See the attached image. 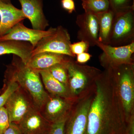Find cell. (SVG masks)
<instances>
[{"instance_id":"cell-1","label":"cell","mask_w":134,"mask_h":134,"mask_svg":"<svg viewBox=\"0 0 134 134\" xmlns=\"http://www.w3.org/2000/svg\"><path fill=\"white\" fill-rule=\"evenodd\" d=\"M126 122L112 76L105 69L96 80L89 109L87 134H122Z\"/></svg>"},{"instance_id":"cell-2","label":"cell","mask_w":134,"mask_h":134,"mask_svg":"<svg viewBox=\"0 0 134 134\" xmlns=\"http://www.w3.org/2000/svg\"><path fill=\"white\" fill-rule=\"evenodd\" d=\"M5 78L6 81L18 84L39 111L49 98L50 95L43 86L38 71L28 66L16 55H13L12 63L7 66Z\"/></svg>"},{"instance_id":"cell-3","label":"cell","mask_w":134,"mask_h":134,"mask_svg":"<svg viewBox=\"0 0 134 134\" xmlns=\"http://www.w3.org/2000/svg\"><path fill=\"white\" fill-rule=\"evenodd\" d=\"M68 74V88L77 100L94 91L96 79L102 71L95 67L82 65L71 58L65 64Z\"/></svg>"},{"instance_id":"cell-4","label":"cell","mask_w":134,"mask_h":134,"mask_svg":"<svg viewBox=\"0 0 134 134\" xmlns=\"http://www.w3.org/2000/svg\"><path fill=\"white\" fill-rule=\"evenodd\" d=\"M107 69L111 74L126 123L134 115V64H124Z\"/></svg>"},{"instance_id":"cell-5","label":"cell","mask_w":134,"mask_h":134,"mask_svg":"<svg viewBox=\"0 0 134 134\" xmlns=\"http://www.w3.org/2000/svg\"><path fill=\"white\" fill-rule=\"evenodd\" d=\"M134 8L114 15L108 45L120 46L134 41Z\"/></svg>"},{"instance_id":"cell-6","label":"cell","mask_w":134,"mask_h":134,"mask_svg":"<svg viewBox=\"0 0 134 134\" xmlns=\"http://www.w3.org/2000/svg\"><path fill=\"white\" fill-rule=\"evenodd\" d=\"M52 35L41 40L34 48L32 56L43 52H50L75 57L70 49V37L66 29L61 26L56 28Z\"/></svg>"},{"instance_id":"cell-7","label":"cell","mask_w":134,"mask_h":134,"mask_svg":"<svg viewBox=\"0 0 134 134\" xmlns=\"http://www.w3.org/2000/svg\"><path fill=\"white\" fill-rule=\"evenodd\" d=\"M96 46L103 51L99 59L104 69L124 64H134V41L126 45L120 46H113L97 41Z\"/></svg>"},{"instance_id":"cell-8","label":"cell","mask_w":134,"mask_h":134,"mask_svg":"<svg viewBox=\"0 0 134 134\" xmlns=\"http://www.w3.org/2000/svg\"><path fill=\"white\" fill-rule=\"evenodd\" d=\"M95 90L75 103L66 122L65 134H87L88 114Z\"/></svg>"},{"instance_id":"cell-9","label":"cell","mask_w":134,"mask_h":134,"mask_svg":"<svg viewBox=\"0 0 134 134\" xmlns=\"http://www.w3.org/2000/svg\"><path fill=\"white\" fill-rule=\"evenodd\" d=\"M49 95L40 111L43 117L50 123L69 113L77 100L74 98Z\"/></svg>"},{"instance_id":"cell-10","label":"cell","mask_w":134,"mask_h":134,"mask_svg":"<svg viewBox=\"0 0 134 134\" xmlns=\"http://www.w3.org/2000/svg\"><path fill=\"white\" fill-rule=\"evenodd\" d=\"M4 106L10 122L18 124L34 106L28 94L19 87L10 96Z\"/></svg>"},{"instance_id":"cell-11","label":"cell","mask_w":134,"mask_h":134,"mask_svg":"<svg viewBox=\"0 0 134 134\" xmlns=\"http://www.w3.org/2000/svg\"><path fill=\"white\" fill-rule=\"evenodd\" d=\"M56 29L52 27L47 30L29 29L21 22L16 25L8 33L0 37V42L7 40L25 41L30 43L34 47L42 39L53 34Z\"/></svg>"},{"instance_id":"cell-12","label":"cell","mask_w":134,"mask_h":134,"mask_svg":"<svg viewBox=\"0 0 134 134\" xmlns=\"http://www.w3.org/2000/svg\"><path fill=\"white\" fill-rule=\"evenodd\" d=\"M76 23L79 30L77 38L87 42L90 47L96 46L98 41L99 25L97 14L85 12L77 17Z\"/></svg>"},{"instance_id":"cell-13","label":"cell","mask_w":134,"mask_h":134,"mask_svg":"<svg viewBox=\"0 0 134 134\" xmlns=\"http://www.w3.org/2000/svg\"><path fill=\"white\" fill-rule=\"evenodd\" d=\"M51 124L33 107L18 125L23 134H43L48 132Z\"/></svg>"},{"instance_id":"cell-14","label":"cell","mask_w":134,"mask_h":134,"mask_svg":"<svg viewBox=\"0 0 134 134\" xmlns=\"http://www.w3.org/2000/svg\"><path fill=\"white\" fill-rule=\"evenodd\" d=\"M26 18L30 20L32 29L45 30L49 26L43 11L42 0H18Z\"/></svg>"},{"instance_id":"cell-15","label":"cell","mask_w":134,"mask_h":134,"mask_svg":"<svg viewBox=\"0 0 134 134\" xmlns=\"http://www.w3.org/2000/svg\"><path fill=\"white\" fill-rule=\"evenodd\" d=\"M26 18L21 9L16 8L10 3L0 1V37L9 32Z\"/></svg>"},{"instance_id":"cell-16","label":"cell","mask_w":134,"mask_h":134,"mask_svg":"<svg viewBox=\"0 0 134 134\" xmlns=\"http://www.w3.org/2000/svg\"><path fill=\"white\" fill-rule=\"evenodd\" d=\"M72 57L59 54L43 52L31 56L26 65L37 70L48 69L57 64H65Z\"/></svg>"},{"instance_id":"cell-17","label":"cell","mask_w":134,"mask_h":134,"mask_svg":"<svg viewBox=\"0 0 134 134\" xmlns=\"http://www.w3.org/2000/svg\"><path fill=\"white\" fill-rule=\"evenodd\" d=\"M34 47L30 43L16 40L0 42V56L13 54L21 58L26 65L31 58Z\"/></svg>"},{"instance_id":"cell-18","label":"cell","mask_w":134,"mask_h":134,"mask_svg":"<svg viewBox=\"0 0 134 134\" xmlns=\"http://www.w3.org/2000/svg\"><path fill=\"white\" fill-rule=\"evenodd\" d=\"M38 71L41 76L43 86L49 95L65 98H72L68 87L55 79L48 69Z\"/></svg>"},{"instance_id":"cell-19","label":"cell","mask_w":134,"mask_h":134,"mask_svg":"<svg viewBox=\"0 0 134 134\" xmlns=\"http://www.w3.org/2000/svg\"><path fill=\"white\" fill-rule=\"evenodd\" d=\"M97 15L99 25L98 41L103 44H108L115 14L112 10L109 9Z\"/></svg>"},{"instance_id":"cell-20","label":"cell","mask_w":134,"mask_h":134,"mask_svg":"<svg viewBox=\"0 0 134 134\" xmlns=\"http://www.w3.org/2000/svg\"><path fill=\"white\" fill-rule=\"evenodd\" d=\"M85 12L98 14L110 9L108 0H81Z\"/></svg>"},{"instance_id":"cell-21","label":"cell","mask_w":134,"mask_h":134,"mask_svg":"<svg viewBox=\"0 0 134 134\" xmlns=\"http://www.w3.org/2000/svg\"><path fill=\"white\" fill-rule=\"evenodd\" d=\"M51 75L55 79L68 87V71L65 64H57L48 68Z\"/></svg>"},{"instance_id":"cell-22","label":"cell","mask_w":134,"mask_h":134,"mask_svg":"<svg viewBox=\"0 0 134 134\" xmlns=\"http://www.w3.org/2000/svg\"><path fill=\"white\" fill-rule=\"evenodd\" d=\"M110 9L114 14L126 10L134 8L133 0H108Z\"/></svg>"},{"instance_id":"cell-23","label":"cell","mask_w":134,"mask_h":134,"mask_svg":"<svg viewBox=\"0 0 134 134\" xmlns=\"http://www.w3.org/2000/svg\"><path fill=\"white\" fill-rule=\"evenodd\" d=\"M70 113L51 123L48 134H65V125Z\"/></svg>"},{"instance_id":"cell-24","label":"cell","mask_w":134,"mask_h":134,"mask_svg":"<svg viewBox=\"0 0 134 134\" xmlns=\"http://www.w3.org/2000/svg\"><path fill=\"white\" fill-rule=\"evenodd\" d=\"M6 81L8 83L7 86L4 91L0 95V108L5 106L10 96L20 87L16 82L12 81Z\"/></svg>"},{"instance_id":"cell-25","label":"cell","mask_w":134,"mask_h":134,"mask_svg":"<svg viewBox=\"0 0 134 134\" xmlns=\"http://www.w3.org/2000/svg\"><path fill=\"white\" fill-rule=\"evenodd\" d=\"M90 47V45L87 42L81 41L73 44L71 43L70 45V51L72 53L76 56L79 54L88 52Z\"/></svg>"},{"instance_id":"cell-26","label":"cell","mask_w":134,"mask_h":134,"mask_svg":"<svg viewBox=\"0 0 134 134\" xmlns=\"http://www.w3.org/2000/svg\"><path fill=\"white\" fill-rule=\"evenodd\" d=\"M9 117L5 106L0 108V134H2L9 126Z\"/></svg>"},{"instance_id":"cell-27","label":"cell","mask_w":134,"mask_h":134,"mask_svg":"<svg viewBox=\"0 0 134 134\" xmlns=\"http://www.w3.org/2000/svg\"><path fill=\"white\" fill-rule=\"evenodd\" d=\"M62 8L69 14H71L75 11L74 2L73 0H62Z\"/></svg>"},{"instance_id":"cell-28","label":"cell","mask_w":134,"mask_h":134,"mask_svg":"<svg viewBox=\"0 0 134 134\" xmlns=\"http://www.w3.org/2000/svg\"><path fill=\"white\" fill-rule=\"evenodd\" d=\"M2 134H23L18 124L10 123L9 126Z\"/></svg>"},{"instance_id":"cell-29","label":"cell","mask_w":134,"mask_h":134,"mask_svg":"<svg viewBox=\"0 0 134 134\" xmlns=\"http://www.w3.org/2000/svg\"><path fill=\"white\" fill-rule=\"evenodd\" d=\"M76 55V62L79 64H83L88 62L92 57V55L87 52L81 53Z\"/></svg>"},{"instance_id":"cell-30","label":"cell","mask_w":134,"mask_h":134,"mask_svg":"<svg viewBox=\"0 0 134 134\" xmlns=\"http://www.w3.org/2000/svg\"><path fill=\"white\" fill-rule=\"evenodd\" d=\"M0 1L5 3H10V0H0Z\"/></svg>"},{"instance_id":"cell-31","label":"cell","mask_w":134,"mask_h":134,"mask_svg":"<svg viewBox=\"0 0 134 134\" xmlns=\"http://www.w3.org/2000/svg\"><path fill=\"white\" fill-rule=\"evenodd\" d=\"M48 132H47V133H44V134H48Z\"/></svg>"}]
</instances>
